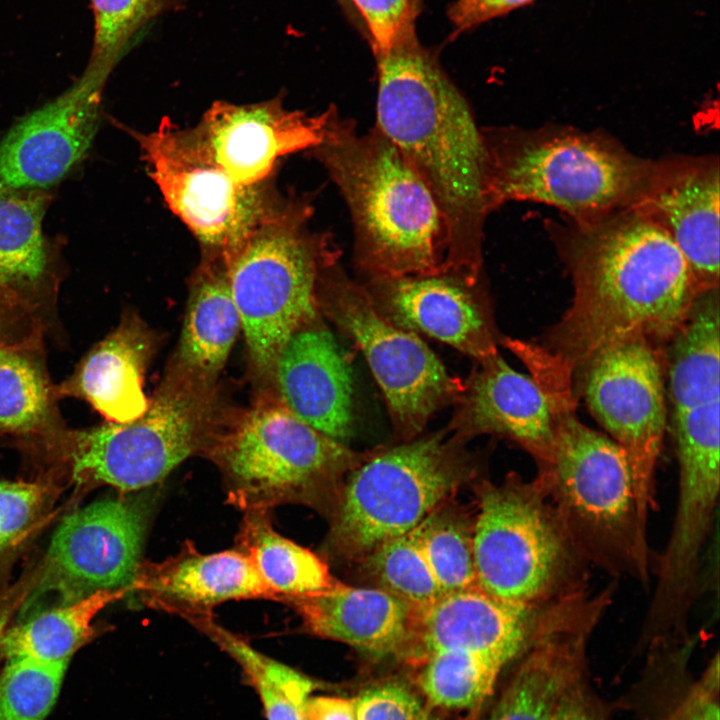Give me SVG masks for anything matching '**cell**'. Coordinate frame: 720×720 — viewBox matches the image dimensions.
I'll use <instances>...</instances> for the list:
<instances>
[{
    "label": "cell",
    "instance_id": "18",
    "mask_svg": "<svg viewBox=\"0 0 720 720\" xmlns=\"http://www.w3.org/2000/svg\"><path fill=\"white\" fill-rule=\"evenodd\" d=\"M104 87L82 76L63 94L19 121L0 142V181L43 190L87 153Z\"/></svg>",
    "mask_w": 720,
    "mask_h": 720
},
{
    "label": "cell",
    "instance_id": "37",
    "mask_svg": "<svg viewBox=\"0 0 720 720\" xmlns=\"http://www.w3.org/2000/svg\"><path fill=\"white\" fill-rule=\"evenodd\" d=\"M365 558L378 587L413 610L430 605L442 595L410 533L381 543Z\"/></svg>",
    "mask_w": 720,
    "mask_h": 720
},
{
    "label": "cell",
    "instance_id": "29",
    "mask_svg": "<svg viewBox=\"0 0 720 720\" xmlns=\"http://www.w3.org/2000/svg\"><path fill=\"white\" fill-rule=\"evenodd\" d=\"M267 512L246 511L237 535V549L251 560L261 578L282 601L332 588L338 581L325 562L277 533Z\"/></svg>",
    "mask_w": 720,
    "mask_h": 720
},
{
    "label": "cell",
    "instance_id": "44",
    "mask_svg": "<svg viewBox=\"0 0 720 720\" xmlns=\"http://www.w3.org/2000/svg\"><path fill=\"white\" fill-rule=\"evenodd\" d=\"M306 720H356L354 697L311 696L306 705Z\"/></svg>",
    "mask_w": 720,
    "mask_h": 720
},
{
    "label": "cell",
    "instance_id": "42",
    "mask_svg": "<svg viewBox=\"0 0 720 720\" xmlns=\"http://www.w3.org/2000/svg\"><path fill=\"white\" fill-rule=\"evenodd\" d=\"M534 0H455L448 9L453 36L493 18L505 15Z\"/></svg>",
    "mask_w": 720,
    "mask_h": 720
},
{
    "label": "cell",
    "instance_id": "21",
    "mask_svg": "<svg viewBox=\"0 0 720 720\" xmlns=\"http://www.w3.org/2000/svg\"><path fill=\"white\" fill-rule=\"evenodd\" d=\"M148 607L188 620L228 600H280L239 549L202 554L185 543L175 556L141 562L129 588Z\"/></svg>",
    "mask_w": 720,
    "mask_h": 720
},
{
    "label": "cell",
    "instance_id": "31",
    "mask_svg": "<svg viewBox=\"0 0 720 720\" xmlns=\"http://www.w3.org/2000/svg\"><path fill=\"white\" fill-rule=\"evenodd\" d=\"M187 621L242 668L261 700L267 720H306V705L316 687L310 677L254 649L241 636L219 625L213 614Z\"/></svg>",
    "mask_w": 720,
    "mask_h": 720
},
{
    "label": "cell",
    "instance_id": "6",
    "mask_svg": "<svg viewBox=\"0 0 720 720\" xmlns=\"http://www.w3.org/2000/svg\"><path fill=\"white\" fill-rule=\"evenodd\" d=\"M477 586L529 608L553 606L590 593V568L537 473H510L484 482L473 522Z\"/></svg>",
    "mask_w": 720,
    "mask_h": 720
},
{
    "label": "cell",
    "instance_id": "36",
    "mask_svg": "<svg viewBox=\"0 0 720 720\" xmlns=\"http://www.w3.org/2000/svg\"><path fill=\"white\" fill-rule=\"evenodd\" d=\"M56 497L48 482L0 481V589L48 520Z\"/></svg>",
    "mask_w": 720,
    "mask_h": 720
},
{
    "label": "cell",
    "instance_id": "41",
    "mask_svg": "<svg viewBox=\"0 0 720 720\" xmlns=\"http://www.w3.org/2000/svg\"><path fill=\"white\" fill-rule=\"evenodd\" d=\"M615 711L595 690L587 670L562 691L548 720H612Z\"/></svg>",
    "mask_w": 720,
    "mask_h": 720
},
{
    "label": "cell",
    "instance_id": "28",
    "mask_svg": "<svg viewBox=\"0 0 720 720\" xmlns=\"http://www.w3.org/2000/svg\"><path fill=\"white\" fill-rule=\"evenodd\" d=\"M48 195L0 181V286L32 306L31 293L43 281L48 252L42 220Z\"/></svg>",
    "mask_w": 720,
    "mask_h": 720
},
{
    "label": "cell",
    "instance_id": "45",
    "mask_svg": "<svg viewBox=\"0 0 720 720\" xmlns=\"http://www.w3.org/2000/svg\"><path fill=\"white\" fill-rule=\"evenodd\" d=\"M30 590V584L24 588L11 591L6 597L0 602V643L5 630L7 629L8 622L10 621L14 611L19 605L25 601Z\"/></svg>",
    "mask_w": 720,
    "mask_h": 720
},
{
    "label": "cell",
    "instance_id": "12",
    "mask_svg": "<svg viewBox=\"0 0 720 720\" xmlns=\"http://www.w3.org/2000/svg\"><path fill=\"white\" fill-rule=\"evenodd\" d=\"M127 131L167 206L202 250H232L279 195L272 179L256 186L237 184L197 147L187 127L169 117L151 132Z\"/></svg>",
    "mask_w": 720,
    "mask_h": 720
},
{
    "label": "cell",
    "instance_id": "15",
    "mask_svg": "<svg viewBox=\"0 0 720 720\" xmlns=\"http://www.w3.org/2000/svg\"><path fill=\"white\" fill-rule=\"evenodd\" d=\"M587 595L529 608L497 598L478 586L442 594L414 610L404 655L416 663L430 653L460 650L479 653L513 666L546 633L575 619Z\"/></svg>",
    "mask_w": 720,
    "mask_h": 720
},
{
    "label": "cell",
    "instance_id": "5",
    "mask_svg": "<svg viewBox=\"0 0 720 720\" xmlns=\"http://www.w3.org/2000/svg\"><path fill=\"white\" fill-rule=\"evenodd\" d=\"M555 451L544 476L549 495L573 540L589 561L610 576L646 587L653 574L647 522L623 449L585 426L573 392L551 399Z\"/></svg>",
    "mask_w": 720,
    "mask_h": 720
},
{
    "label": "cell",
    "instance_id": "16",
    "mask_svg": "<svg viewBox=\"0 0 720 720\" xmlns=\"http://www.w3.org/2000/svg\"><path fill=\"white\" fill-rule=\"evenodd\" d=\"M325 111L291 110L277 96L252 104L216 101L199 122L187 127L197 147L242 186L272 179L283 157L308 152L322 139Z\"/></svg>",
    "mask_w": 720,
    "mask_h": 720
},
{
    "label": "cell",
    "instance_id": "13",
    "mask_svg": "<svg viewBox=\"0 0 720 720\" xmlns=\"http://www.w3.org/2000/svg\"><path fill=\"white\" fill-rule=\"evenodd\" d=\"M575 372L590 413L627 456L648 520L657 506L655 473L667 418L658 347L630 338L599 350Z\"/></svg>",
    "mask_w": 720,
    "mask_h": 720
},
{
    "label": "cell",
    "instance_id": "46",
    "mask_svg": "<svg viewBox=\"0 0 720 720\" xmlns=\"http://www.w3.org/2000/svg\"><path fill=\"white\" fill-rule=\"evenodd\" d=\"M337 1L342 7H344L346 4L345 0H337Z\"/></svg>",
    "mask_w": 720,
    "mask_h": 720
},
{
    "label": "cell",
    "instance_id": "33",
    "mask_svg": "<svg viewBox=\"0 0 720 720\" xmlns=\"http://www.w3.org/2000/svg\"><path fill=\"white\" fill-rule=\"evenodd\" d=\"M417 664V683L434 706L450 710H476L490 699L508 668L493 657L460 650L428 654Z\"/></svg>",
    "mask_w": 720,
    "mask_h": 720
},
{
    "label": "cell",
    "instance_id": "43",
    "mask_svg": "<svg viewBox=\"0 0 720 720\" xmlns=\"http://www.w3.org/2000/svg\"><path fill=\"white\" fill-rule=\"evenodd\" d=\"M31 308L17 296L0 286V345L35 342L32 332L23 330Z\"/></svg>",
    "mask_w": 720,
    "mask_h": 720
},
{
    "label": "cell",
    "instance_id": "35",
    "mask_svg": "<svg viewBox=\"0 0 720 720\" xmlns=\"http://www.w3.org/2000/svg\"><path fill=\"white\" fill-rule=\"evenodd\" d=\"M89 1L93 42L82 76L103 86L138 33L157 16L180 8L183 3V0Z\"/></svg>",
    "mask_w": 720,
    "mask_h": 720
},
{
    "label": "cell",
    "instance_id": "1",
    "mask_svg": "<svg viewBox=\"0 0 720 720\" xmlns=\"http://www.w3.org/2000/svg\"><path fill=\"white\" fill-rule=\"evenodd\" d=\"M559 243L574 294L541 346L572 374L630 338L668 343L702 294L670 236L631 207L574 221Z\"/></svg>",
    "mask_w": 720,
    "mask_h": 720
},
{
    "label": "cell",
    "instance_id": "24",
    "mask_svg": "<svg viewBox=\"0 0 720 720\" xmlns=\"http://www.w3.org/2000/svg\"><path fill=\"white\" fill-rule=\"evenodd\" d=\"M306 629L376 659L404 655L414 610L385 590L337 582L323 592L290 597Z\"/></svg>",
    "mask_w": 720,
    "mask_h": 720
},
{
    "label": "cell",
    "instance_id": "19",
    "mask_svg": "<svg viewBox=\"0 0 720 720\" xmlns=\"http://www.w3.org/2000/svg\"><path fill=\"white\" fill-rule=\"evenodd\" d=\"M477 362L447 430L459 439L477 434L507 437L534 458L537 470L549 466L555 451V421L547 394L499 353Z\"/></svg>",
    "mask_w": 720,
    "mask_h": 720
},
{
    "label": "cell",
    "instance_id": "27",
    "mask_svg": "<svg viewBox=\"0 0 720 720\" xmlns=\"http://www.w3.org/2000/svg\"><path fill=\"white\" fill-rule=\"evenodd\" d=\"M192 281L175 367L214 384L241 330L225 260L220 252L202 250Z\"/></svg>",
    "mask_w": 720,
    "mask_h": 720
},
{
    "label": "cell",
    "instance_id": "40",
    "mask_svg": "<svg viewBox=\"0 0 720 720\" xmlns=\"http://www.w3.org/2000/svg\"><path fill=\"white\" fill-rule=\"evenodd\" d=\"M354 700L356 720H435L420 699L397 681L370 685Z\"/></svg>",
    "mask_w": 720,
    "mask_h": 720
},
{
    "label": "cell",
    "instance_id": "10",
    "mask_svg": "<svg viewBox=\"0 0 720 720\" xmlns=\"http://www.w3.org/2000/svg\"><path fill=\"white\" fill-rule=\"evenodd\" d=\"M448 430L385 449L352 469L332 518L330 539L365 557L412 531L460 484L466 464Z\"/></svg>",
    "mask_w": 720,
    "mask_h": 720
},
{
    "label": "cell",
    "instance_id": "22",
    "mask_svg": "<svg viewBox=\"0 0 720 720\" xmlns=\"http://www.w3.org/2000/svg\"><path fill=\"white\" fill-rule=\"evenodd\" d=\"M273 378L279 401L303 422L341 443L351 435L352 370L325 327L312 321L296 331L277 359Z\"/></svg>",
    "mask_w": 720,
    "mask_h": 720
},
{
    "label": "cell",
    "instance_id": "4",
    "mask_svg": "<svg viewBox=\"0 0 720 720\" xmlns=\"http://www.w3.org/2000/svg\"><path fill=\"white\" fill-rule=\"evenodd\" d=\"M314 207L281 193L232 250L221 253L250 361L273 377L291 336L315 320L324 271L339 259L328 233L313 231Z\"/></svg>",
    "mask_w": 720,
    "mask_h": 720
},
{
    "label": "cell",
    "instance_id": "32",
    "mask_svg": "<svg viewBox=\"0 0 720 720\" xmlns=\"http://www.w3.org/2000/svg\"><path fill=\"white\" fill-rule=\"evenodd\" d=\"M34 344L0 345V434L53 431L56 391Z\"/></svg>",
    "mask_w": 720,
    "mask_h": 720
},
{
    "label": "cell",
    "instance_id": "38",
    "mask_svg": "<svg viewBox=\"0 0 720 720\" xmlns=\"http://www.w3.org/2000/svg\"><path fill=\"white\" fill-rule=\"evenodd\" d=\"M68 664L8 659L0 673V720H45L59 696Z\"/></svg>",
    "mask_w": 720,
    "mask_h": 720
},
{
    "label": "cell",
    "instance_id": "17",
    "mask_svg": "<svg viewBox=\"0 0 720 720\" xmlns=\"http://www.w3.org/2000/svg\"><path fill=\"white\" fill-rule=\"evenodd\" d=\"M719 178V161L711 156L652 163L629 206L670 236L701 293L719 289Z\"/></svg>",
    "mask_w": 720,
    "mask_h": 720
},
{
    "label": "cell",
    "instance_id": "3",
    "mask_svg": "<svg viewBox=\"0 0 720 720\" xmlns=\"http://www.w3.org/2000/svg\"><path fill=\"white\" fill-rule=\"evenodd\" d=\"M308 153L325 168L350 212L357 266L370 278L454 276L450 237L434 196L377 128L361 133L335 105Z\"/></svg>",
    "mask_w": 720,
    "mask_h": 720
},
{
    "label": "cell",
    "instance_id": "34",
    "mask_svg": "<svg viewBox=\"0 0 720 720\" xmlns=\"http://www.w3.org/2000/svg\"><path fill=\"white\" fill-rule=\"evenodd\" d=\"M409 533L442 594L477 586L473 523L463 514L442 503Z\"/></svg>",
    "mask_w": 720,
    "mask_h": 720
},
{
    "label": "cell",
    "instance_id": "30",
    "mask_svg": "<svg viewBox=\"0 0 720 720\" xmlns=\"http://www.w3.org/2000/svg\"><path fill=\"white\" fill-rule=\"evenodd\" d=\"M129 591L102 590L65 606L52 607L6 629L0 654L7 660L28 658L40 662H70L76 651L95 635L94 618Z\"/></svg>",
    "mask_w": 720,
    "mask_h": 720
},
{
    "label": "cell",
    "instance_id": "14",
    "mask_svg": "<svg viewBox=\"0 0 720 720\" xmlns=\"http://www.w3.org/2000/svg\"><path fill=\"white\" fill-rule=\"evenodd\" d=\"M150 516L144 497L93 502L63 519L33 579L32 600L65 606L102 590L129 588L142 562Z\"/></svg>",
    "mask_w": 720,
    "mask_h": 720
},
{
    "label": "cell",
    "instance_id": "2",
    "mask_svg": "<svg viewBox=\"0 0 720 720\" xmlns=\"http://www.w3.org/2000/svg\"><path fill=\"white\" fill-rule=\"evenodd\" d=\"M377 128L428 187L449 232L454 276L476 285L494 210L487 143L466 98L417 35L374 54Z\"/></svg>",
    "mask_w": 720,
    "mask_h": 720
},
{
    "label": "cell",
    "instance_id": "23",
    "mask_svg": "<svg viewBox=\"0 0 720 720\" xmlns=\"http://www.w3.org/2000/svg\"><path fill=\"white\" fill-rule=\"evenodd\" d=\"M697 636L660 638L643 652L638 679L613 703L636 720H720L718 652L696 677L691 670Z\"/></svg>",
    "mask_w": 720,
    "mask_h": 720
},
{
    "label": "cell",
    "instance_id": "11",
    "mask_svg": "<svg viewBox=\"0 0 720 720\" xmlns=\"http://www.w3.org/2000/svg\"><path fill=\"white\" fill-rule=\"evenodd\" d=\"M318 289L328 317L364 355L403 437H414L437 411L456 404L465 381L450 374L417 333L388 319L338 261L324 271Z\"/></svg>",
    "mask_w": 720,
    "mask_h": 720
},
{
    "label": "cell",
    "instance_id": "20",
    "mask_svg": "<svg viewBox=\"0 0 720 720\" xmlns=\"http://www.w3.org/2000/svg\"><path fill=\"white\" fill-rule=\"evenodd\" d=\"M474 287L457 277L437 275L372 277L366 289L393 323L480 361L498 353L497 335Z\"/></svg>",
    "mask_w": 720,
    "mask_h": 720
},
{
    "label": "cell",
    "instance_id": "39",
    "mask_svg": "<svg viewBox=\"0 0 720 720\" xmlns=\"http://www.w3.org/2000/svg\"><path fill=\"white\" fill-rule=\"evenodd\" d=\"M373 55L416 34L421 0H346Z\"/></svg>",
    "mask_w": 720,
    "mask_h": 720
},
{
    "label": "cell",
    "instance_id": "8",
    "mask_svg": "<svg viewBox=\"0 0 720 720\" xmlns=\"http://www.w3.org/2000/svg\"><path fill=\"white\" fill-rule=\"evenodd\" d=\"M213 384L173 367L147 410L59 437L61 457L79 485L105 484L122 493L163 480L188 457L203 453L219 429Z\"/></svg>",
    "mask_w": 720,
    "mask_h": 720
},
{
    "label": "cell",
    "instance_id": "9",
    "mask_svg": "<svg viewBox=\"0 0 720 720\" xmlns=\"http://www.w3.org/2000/svg\"><path fill=\"white\" fill-rule=\"evenodd\" d=\"M203 453L222 472L228 502L245 512L314 504L362 461L279 400L262 402L230 428L218 429Z\"/></svg>",
    "mask_w": 720,
    "mask_h": 720
},
{
    "label": "cell",
    "instance_id": "26",
    "mask_svg": "<svg viewBox=\"0 0 720 720\" xmlns=\"http://www.w3.org/2000/svg\"><path fill=\"white\" fill-rule=\"evenodd\" d=\"M596 627L581 619L540 637L513 666L487 720H548L566 686L589 670L588 642Z\"/></svg>",
    "mask_w": 720,
    "mask_h": 720
},
{
    "label": "cell",
    "instance_id": "7",
    "mask_svg": "<svg viewBox=\"0 0 720 720\" xmlns=\"http://www.w3.org/2000/svg\"><path fill=\"white\" fill-rule=\"evenodd\" d=\"M494 209L507 201L553 206L575 222L629 207L652 162L607 139L570 130H483Z\"/></svg>",
    "mask_w": 720,
    "mask_h": 720
},
{
    "label": "cell",
    "instance_id": "25",
    "mask_svg": "<svg viewBox=\"0 0 720 720\" xmlns=\"http://www.w3.org/2000/svg\"><path fill=\"white\" fill-rule=\"evenodd\" d=\"M155 345L152 331L129 314L88 352L58 393L86 400L109 422L132 421L149 405L144 379Z\"/></svg>",
    "mask_w": 720,
    "mask_h": 720
}]
</instances>
